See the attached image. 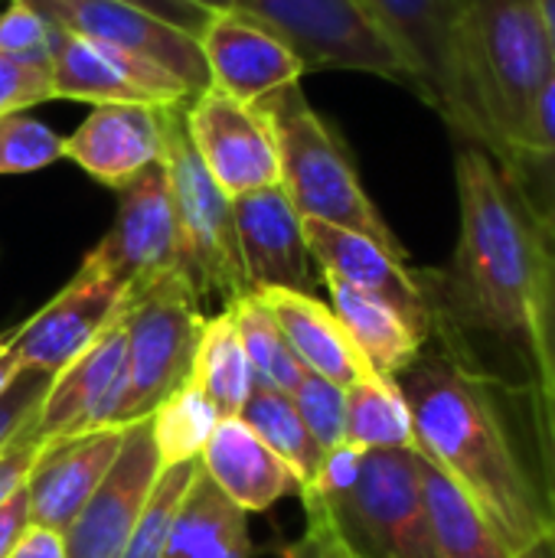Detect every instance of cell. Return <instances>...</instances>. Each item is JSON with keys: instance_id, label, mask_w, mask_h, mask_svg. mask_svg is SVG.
I'll return each instance as SVG.
<instances>
[{"instance_id": "cell-1", "label": "cell", "mask_w": 555, "mask_h": 558, "mask_svg": "<svg viewBox=\"0 0 555 558\" xmlns=\"http://www.w3.org/2000/svg\"><path fill=\"white\" fill-rule=\"evenodd\" d=\"M461 232L445 268H425L422 284L435 330H478L523 340L530 350L533 314L550 268L553 242L523 190L481 147L455 157Z\"/></svg>"}, {"instance_id": "cell-2", "label": "cell", "mask_w": 555, "mask_h": 558, "mask_svg": "<svg viewBox=\"0 0 555 558\" xmlns=\"http://www.w3.org/2000/svg\"><path fill=\"white\" fill-rule=\"evenodd\" d=\"M396 386L412 412L415 451L481 507L514 556L550 539L546 497L517 454L484 376L455 353L422 350Z\"/></svg>"}, {"instance_id": "cell-3", "label": "cell", "mask_w": 555, "mask_h": 558, "mask_svg": "<svg viewBox=\"0 0 555 558\" xmlns=\"http://www.w3.org/2000/svg\"><path fill=\"white\" fill-rule=\"evenodd\" d=\"M307 526L337 558H435L422 497L419 451H324L314 484L301 494Z\"/></svg>"}, {"instance_id": "cell-4", "label": "cell", "mask_w": 555, "mask_h": 558, "mask_svg": "<svg viewBox=\"0 0 555 558\" xmlns=\"http://www.w3.org/2000/svg\"><path fill=\"white\" fill-rule=\"evenodd\" d=\"M464 36L474 92L494 137V160L514 177L527 160L533 101L555 72L540 3L468 0Z\"/></svg>"}, {"instance_id": "cell-5", "label": "cell", "mask_w": 555, "mask_h": 558, "mask_svg": "<svg viewBox=\"0 0 555 558\" xmlns=\"http://www.w3.org/2000/svg\"><path fill=\"white\" fill-rule=\"evenodd\" d=\"M265 111L272 114L278 137L281 186L298 216L370 235L396 258L409 262L406 245L363 190L340 134L307 105L301 85L265 105Z\"/></svg>"}, {"instance_id": "cell-6", "label": "cell", "mask_w": 555, "mask_h": 558, "mask_svg": "<svg viewBox=\"0 0 555 558\" xmlns=\"http://www.w3.org/2000/svg\"><path fill=\"white\" fill-rule=\"evenodd\" d=\"M203 324L200 294L183 271L128 294L121 386L105 428H128L150 418L193 376Z\"/></svg>"}, {"instance_id": "cell-7", "label": "cell", "mask_w": 555, "mask_h": 558, "mask_svg": "<svg viewBox=\"0 0 555 558\" xmlns=\"http://www.w3.org/2000/svg\"><path fill=\"white\" fill-rule=\"evenodd\" d=\"M415 75V95L461 144L494 157V137L468 65V0H366Z\"/></svg>"}, {"instance_id": "cell-8", "label": "cell", "mask_w": 555, "mask_h": 558, "mask_svg": "<svg viewBox=\"0 0 555 558\" xmlns=\"http://www.w3.org/2000/svg\"><path fill=\"white\" fill-rule=\"evenodd\" d=\"M183 111L186 105L164 108V167L170 177L183 271L200 298L219 294L232 304L236 298L252 294L239 255L232 199L203 167L186 134Z\"/></svg>"}, {"instance_id": "cell-9", "label": "cell", "mask_w": 555, "mask_h": 558, "mask_svg": "<svg viewBox=\"0 0 555 558\" xmlns=\"http://www.w3.org/2000/svg\"><path fill=\"white\" fill-rule=\"evenodd\" d=\"M236 10L272 29L304 72H370L415 92L412 65L366 0H236Z\"/></svg>"}, {"instance_id": "cell-10", "label": "cell", "mask_w": 555, "mask_h": 558, "mask_svg": "<svg viewBox=\"0 0 555 558\" xmlns=\"http://www.w3.org/2000/svg\"><path fill=\"white\" fill-rule=\"evenodd\" d=\"M114 193L118 216L105 239L85 258L95 262L111 278H118L128 288V294L150 288L154 281L173 271H183L180 232L164 157Z\"/></svg>"}, {"instance_id": "cell-11", "label": "cell", "mask_w": 555, "mask_h": 558, "mask_svg": "<svg viewBox=\"0 0 555 558\" xmlns=\"http://www.w3.org/2000/svg\"><path fill=\"white\" fill-rule=\"evenodd\" d=\"M183 118L203 167L229 199L281 183L278 137L265 108L242 105L209 85L186 105Z\"/></svg>"}, {"instance_id": "cell-12", "label": "cell", "mask_w": 555, "mask_h": 558, "mask_svg": "<svg viewBox=\"0 0 555 558\" xmlns=\"http://www.w3.org/2000/svg\"><path fill=\"white\" fill-rule=\"evenodd\" d=\"M124 301L128 288L95 262L82 258L75 278L29 320L16 324L10 353L23 369H36L56 379L108 330Z\"/></svg>"}, {"instance_id": "cell-13", "label": "cell", "mask_w": 555, "mask_h": 558, "mask_svg": "<svg viewBox=\"0 0 555 558\" xmlns=\"http://www.w3.org/2000/svg\"><path fill=\"white\" fill-rule=\"evenodd\" d=\"M56 29V26H52ZM52 98L88 105H190L196 92L157 62L56 29L52 36Z\"/></svg>"}, {"instance_id": "cell-14", "label": "cell", "mask_w": 555, "mask_h": 558, "mask_svg": "<svg viewBox=\"0 0 555 558\" xmlns=\"http://www.w3.org/2000/svg\"><path fill=\"white\" fill-rule=\"evenodd\" d=\"M46 16L56 29L144 56L160 69L183 78L196 95L209 88V69L200 39L144 13L124 0H20Z\"/></svg>"}, {"instance_id": "cell-15", "label": "cell", "mask_w": 555, "mask_h": 558, "mask_svg": "<svg viewBox=\"0 0 555 558\" xmlns=\"http://www.w3.org/2000/svg\"><path fill=\"white\" fill-rule=\"evenodd\" d=\"M160 471L164 464L150 438V422L144 418V422L128 425L111 471L105 474L98 490L88 497V504L62 533L65 558L121 556L144 517V507L150 500V490Z\"/></svg>"}, {"instance_id": "cell-16", "label": "cell", "mask_w": 555, "mask_h": 558, "mask_svg": "<svg viewBox=\"0 0 555 558\" xmlns=\"http://www.w3.org/2000/svg\"><path fill=\"white\" fill-rule=\"evenodd\" d=\"M200 52L209 69V85L229 98L265 108L301 85V59L258 20L226 10L209 13L200 33Z\"/></svg>"}, {"instance_id": "cell-17", "label": "cell", "mask_w": 555, "mask_h": 558, "mask_svg": "<svg viewBox=\"0 0 555 558\" xmlns=\"http://www.w3.org/2000/svg\"><path fill=\"white\" fill-rule=\"evenodd\" d=\"M304 242L321 275H334L343 284L386 301L419 333L425 337L435 333V314H432L422 275L409 268V262L396 258L389 248H383L370 235L327 226L317 219H304Z\"/></svg>"}, {"instance_id": "cell-18", "label": "cell", "mask_w": 555, "mask_h": 558, "mask_svg": "<svg viewBox=\"0 0 555 558\" xmlns=\"http://www.w3.org/2000/svg\"><path fill=\"white\" fill-rule=\"evenodd\" d=\"M236 239L249 291H307L314 284V258L304 242V219L291 206L285 186H265L232 199Z\"/></svg>"}, {"instance_id": "cell-19", "label": "cell", "mask_w": 555, "mask_h": 558, "mask_svg": "<svg viewBox=\"0 0 555 558\" xmlns=\"http://www.w3.org/2000/svg\"><path fill=\"white\" fill-rule=\"evenodd\" d=\"M128 428H92L43 445L26 474L29 523L65 533L111 471Z\"/></svg>"}, {"instance_id": "cell-20", "label": "cell", "mask_w": 555, "mask_h": 558, "mask_svg": "<svg viewBox=\"0 0 555 558\" xmlns=\"http://www.w3.org/2000/svg\"><path fill=\"white\" fill-rule=\"evenodd\" d=\"M121 366H124V307L108 324V330L52 379L29 425V435L39 441H52V438L105 428L118 399Z\"/></svg>"}, {"instance_id": "cell-21", "label": "cell", "mask_w": 555, "mask_h": 558, "mask_svg": "<svg viewBox=\"0 0 555 558\" xmlns=\"http://www.w3.org/2000/svg\"><path fill=\"white\" fill-rule=\"evenodd\" d=\"M65 160L95 183L121 190L141 170L164 157V108L154 105H95L88 118L62 137Z\"/></svg>"}, {"instance_id": "cell-22", "label": "cell", "mask_w": 555, "mask_h": 558, "mask_svg": "<svg viewBox=\"0 0 555 558\" xmlns=\"http://www.w3.org/2000/svg\"><path fill=\"white\" fill-rule=\"evenodd\" d=\"M200 471L242 513L272 510L281 497L298 490L291 468L239 418H219L200 451Z\"/></svg>"}, {"instance_id": "cell-23", "label": "cell", "mask_w": 555, "mask_h": 558, "mask_svg": "<svg viewBox=\"0 0 555 558\" xmlns=\"http://www.w3.org/2000/svg\"><path fill=\"white\" fill-rule=\"evenodd\" d=\"M255 294L262 298L281 337L288 340L294 360L307 373H317L337 383L340 389L376 376L373 366L357 350V343L350 340V333L343 330V324L337 320V314L330 311V304L317 301L307 291L272 288V291H255Z\"/></svg>"}, {"instance_id": "cell-24", "label": "cell", "mask_w": 555, "mask_h": 558, "mask_svg": "<svg viewBox=\"0 0 555 558\" xmlns=\"http://www.w3.org/2000/svg\"><path fill=\"white\" fill-rule=\"evenodd\" d=\"M330 294V311L363 353V360L373 366L376 376L396 379L409 363L419 360L425 350V333H419L396 307H389L379 298H370L350 284H343L334 275H321Z\"/></svg>"}, {"instance_id": "cell-25", "label": "cell", "mask_w": 555, "mask_h": 558, "mask_svg": "<svg viewBox=\"0 0 555 558\" xmlns=\"http://www.w3.org/2000/svg\"><path fill=\"white\" fill-rule=\"evenodd\" d=\"M245 517L200 471L177 507L160 558H252L255 546Z\"/></svg>"}, {"instance_id": "cell-26", "label": "cell", "mask_w": 555, "mask_h": 558, "mask_svg": "<svg viewBox=\"0 0 555 558\" xmlns=\"http://www.w3.org/2000/svg\"><path fill=\"white\" fill-rule=\"evenodd\" d=\"M419 474L435 558H514V549L504 543L497 526L481 513V507L422 454Z\"/></svg>"}, {"instance_id": "cell-27", "label": "cell", "mask_w": 555, "mask_h": 558, "mask_svg": "<svg viewBox=\"0 0 555 558\" xmlns=\"http://www.w3.org/2000/svg\"><path fill=\"white\" fill-rule=\"evenodd\" d=\"M193 383L206 392L219 418L239 415L252 392L255 376L229 307H222L216 317H206L203 324L200 347L193 356Z\"/></svg>"}, {"instance_id": "cell-28", "label": "cell", "mask_w": 555, "mask_h": 558, "mask_svg": "<svg viewBox=\"0 0 555 558\" xmlns=\"http://www.w3.org/2000/svg\"><path fill=\"white\" fill-rule=\"evenodd\" d=\"M343 441L360 451L415 448L412 412L396 379L370 376L343 389Z\"/></svg>"}, {"instance_id": "cell-29", "label": "cell", "mask_w": 555, "mask_h": 558, "mask_svg": "<svg viewBox=\"0 0 555 558\" xmlns=\"http://www.w3.org/2000/svg\"><path fill=\"white\" fill-rule=\"evenodd\" d=\"M239 418L291 468V474L298 481V494H304L317 477V468L324 461V448L314 441V435L301 422L291 396L278 392L272 386L252 383V392H249Z\"/></svg>"}, {"instance_id": "cell-30", "label": "cell", "mask_w": 555, "mask_h": 558, "mask_svg": "<svg viewBox=\"0 0 555 558\" xmlns=\"http://www.w3.org/2000/svg\"><path fill=\"white\" fill-rule=\"evenodd\" d=\"M226 307L232 311V320H236L239 340L245 347V356H249L255 383L272 386V389L291 396L298 379L304 376V366L294 360L288 340L281 337V330L275 324V317L268 314V307L262 304V298L252 291V294L236 298Z\"/></svg>"}, {"instance_id": "cell-31", "label": "cell", "mask_w": 555, "mask_h": 558, "mask_svg": "<svg viewBox=\"0 0 555 558\" xmlns=\"http://www.w3.org/2000/svg\"><path fill=\"white\" fill-rule=\"evenodd\" d=\"M147 422H150V438H154L160 464L173 468V464L200 458L203 445L209 441L219 422V412L190 376L167 402L157 405V412Z\"/></svg>"}, {"instance_id": "cell-32", "label": "cell", "mask_w": 555, "mask_h": 558, "mask_svg": "<svg viewBox=\"0 0 555 558\" xmlns=\"http://www.w3.org/2000/svg\"><path fill=\"white\" fill-rule=\"evenodd\" d=\"M196 474H200V458L160 471V477L150 490V500L144 507V517L118 558H160L164 543H167V530L177 517V507L183 504Z\"/></svg>"}, {"instance_id": "cell-33", "label": "cell", "mask_w": 555, "mask_h": 558, "mask_svg": "<svg viewBox=\"0 0 555 558\" xmlns=\"http://www.w3.org/2000/svg\"><path fill=\"white\" fill-rule=\"evenodd\" d=\"M62 157V137L49 124L29 114L0 118V177L36 173Z\"/></svg>"}, {"instance_id": "cell-34", "label": "cell", "mask_w": 555, "mask_h": 558, "mask_svg": "<svg viewBox=\"0 0 555 558\" xmlns=\"http://www.w3.org/2000/svg\"><path fill=\"white\" fill-rule=\"evenodd\" d=\"M291 402L301 415V422L307 425V432L314 435V441L330 451L337 445H343V415H347V402H343V389L317 373H307L298 379Z\"/></svg>"}, {"instance_id": "cell-35", "label": "cell", "mask_w": 555, "mask_h": 558, "mask_svg": "<svg viewBox=\"0 0 555 558\" xmlns=\"http://www.w3.org/2000/svg\"><path fill=\"white\" fill-rule=\"evenodd\" d=\"M52 36H56L52 23L20 0H10V7L0 13V56L7 59L49 65Z\"/></svg>"}, {"instance_id": "cell-36", "label": "cell", "mask_w": 555, "mask_h": 558, "mask_svg": "<svg viewBox=\"0 0 555 558\" xmlns=\"http://www.w3.org/2000/svg\"><path fill=\"white\" fill-rule=\"evenodd\" d=\"M43 101H52L49 65L16 62V59L0 56V118L23 114Z\"/></svg>"}, {"instance_id": "cell-37", "label": "cell", "mask_w": 555, "mask_h": 558, "mask_svg": "<svg viewBox=\"0 0 555 558\" xmlns=\"http://www.w3.org/2000/svg\"><path fill=\"white\" fill-rule=\"evenodd\" d=\"M49 386H52V376L36 373V369H23L13 379V386L0 396V451L10 448L33 425Z\"/></svg>"}, {"instance_id": "cell-38", "label": "cell", "mask_w": 555, "mask_h": 558, "mask_svg": "<svg viewBox=\"0 0 555 558\" xmlns=\"http://www.w3.org/2000/svg\"><path fill=\"white\" fill-rule=\"evenodd\" d=\"M530 353L536 363V379L555 392V245L546 278H543V291L536 301V314H533Z\"/></svg>"}, {"instance_id": "cell-39", "label": "cell", "mask_w": 555, "mask_h": 558, "mask_svg": "<svg viewBox=\"0 0 555 558\" xmlns=\"http://www.w3.org/2000/svg\"><path fill=\"white\" fill-rule=\"evenodd\" d=\"M510 180L523 190V196L533 206L543 232L550 235V242L555 245V157H546V160H536V163L523 167Z\"/></svg>"}, {"instance_id": "cell-40", "label": "cell", "mask_w": 555, "mask_h": 558, "mask_svg": "<svg viewBox=\"0 0 555 558\" xmlns=\"http://www.w3.org/2000/svg\"><path fill=\"white\" fill-rule=\"evenodd\" d=\"M555 157V72L550 75V82L540 88L536 101H533V114H530V141H527V160L520 163L530 167L536 160ZM517 170V173H520ZM514 173V177H517ZM510 177V173H507Z\"/></svg>"}, {"instance_id": "cell-41", "label": "cell", "mask_w": 555, "mask_h": 558, "mask_svg": "<svg viewBox=\"0 0 555 558\" xmlns=\"http://www.w3.org/2000/svg\"><path fill=\"white\" fill-rule=\"evenodd\" d=\"M536 405V428L543 445V464H546V513H550V543L555 549V392L536 379L533 392Z\"/></svg>"}, {"instance_id": "cell-42", "label": "cell", "mask_w": 555, "mask_h": 558, "mask_svg": "<svg viewBox=\"0 0 555 558\" xmlns=\"http://www.w3.org/2000/svg\"><path fill=\"white\" fill-rule=\"evenodd\" d=\"M43 445L46 441H39V438H33L29 435V428L10 445V448H3L0 451V504L26 481V474H29V468L36 464V458H39V451H43Z\"/></svg>"}, {"instance_id": "cell-43", "label": "cell", "mask_w": 555, "mask_h": 558, "mask_svg": "<svg viewBox=\"0 0 555 558\" xmlns=\"http://www.w3.org/2000/svg\"><path fill=\"white\" fill-rule=\"evenodd\" d=\"M124 3L141 7L144 13H150V16H157V20H164V23H170V26L190 33V36H196V39H200L203 26L209 20V13L203 7L190 3V0H124Z\"/></svg>"}, {"instance_id": "cell-44", "label": "cell", "mask_w": 555, "mask_h": 558, "mask_svg": "<svg viewBox=\"0 0 555 558\" xmlns=\"http://www.w3.org/2000/svg\"><path fill=\"white\" fill-rule=\"evenodd\" d=\"M29 526V494H26V481L0 504V558H10L16 539L26 533Z\"/></svg>"}, {"instance_id": "cell-45", "label": "cell", "mask_w": 555, "mask_h": 558, "mask_svg": "<svg viewBox=\"0 0 555 558\" xmlns=\"http://www.w3.org/2000/svg\"><path fill=\"white\" fill-rule=\"evenodd\" d=\"M10 558H65V539L56 530L46 526H26V533L16 539Z\"/></svg>"}, {"instance_id": "cell-46", "label": "cell", "mask_w": 555, "mask_h": 558, "mask_svg": "<svg viewBox=\"0 0 555 558\" xmlns=\"http://www.w3.org/2000/svg\"><path fill=\"white\" fill-rule=\"evenodd\" d=\"M281 558H337L334 556V549L327 546V539L314 530V526H307L304 530V536L298 539V543H291Z\"/></svg>"}, {"instance_id": "cell-47", "label": "cell", "mask_w": 555, "mask_h": 558, "mask_svg": "<svg viewBox=\"0 0 555 558\" xmlns=\"http://www.w3.org/2000/svg\"><path fill=\"white\" fill-rule=\"evenodd\" d=\"M543 23H546V36H550V49H553V65H555V0H536Z\"/></svg>"}, {"instance_id": "cell-48", "label": "cell", "mask_w": 555, "mask_h": 558, "mask_svg": "<svg viewBox=\"0 0 555 558\" xmlns=\"http://www.w3.org/2000/svg\"><path fill=\"white\" fill-rule=\"evenodd\" d=\"M196 7H203L206 13H226V10H236V0H190Z\"/></svg>"}, {"instance_id": "cell-49", "label": "cell", "mask_w": 555, "mask_h": 558, "mask_svg": "<svg viewBox=\"0 0 555 558\" xmlns=\"http://www.w3.org/2000/svg\"><path fill=\"white\" fill-rule=\"evenodd\" d=\"M514 558H555V549L550 539H543V543H536L533 549H527V553H517Z\"/></svg>"}, {"instance_id": "cell-50", "label": "cell", "mask_w": 555, "mask_h": 558, "mask_svg": "<svg viewBox=\"0 0 555 558\" xmlns=\"http://www.w3.org/2000/svg\"><path fill=\"white\" fill-rule=\"evenodd\" d=\"M13 333H16V327H10V330H3V333H0V353H3L7 347H10V340H13Z\"/></svg>"}]
</instances>
